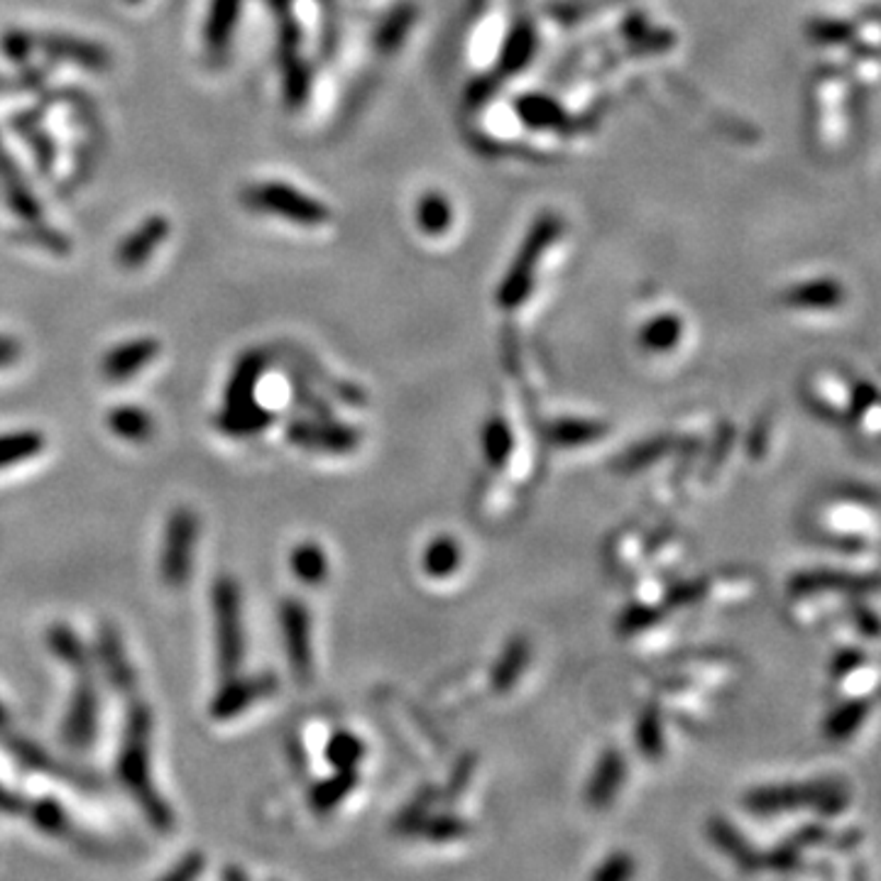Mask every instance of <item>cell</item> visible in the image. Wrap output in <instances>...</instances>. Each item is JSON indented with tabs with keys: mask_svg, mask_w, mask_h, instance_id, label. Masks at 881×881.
<instances>
[{
	"mask_svg": "<svg viewBox=\"0 0 881 881\" xmlns=\"http://www.w3.org/2000/svg\"><path fill=\"white\" fill-rule=\"evenodd\" d=\"M126 725L120 737L116 757V774L120 786L133 798L140 813L145 815L152 830L171 833L175 830V810L157 791L152 778V733H155V715L145 698L133 695L126 701Z\"/></svg>",
	"mask_w": 881,
	"mask_h": 881,
	"instance_id": "6da1fadb",
	"label": "cell"
},
{
	"mask_svg": "<svg viewBox=\"0 0 881 881\" xmlns=\"http://www.w3.org/2000/svg\"><path fill=\"white\" fill-rule=\"evenodd\" d=\"M211 612L216 632L218 674L228 678L246 662V622H242V591L233 575H218L211 585Z\"/></svg>",
	"mask_w": 881,
	"mask_h": 881,
	"instance_id": "7a4b0ae2",
	"label": "cell"
},
{
	"mask_svg": "<svg viewBox=\"0 0 881 881\" xmlns=\"http://www.w3.org/2000/svg\"><path fill=\"white\" fill-rule=\"evenodd\" d=\"M0 747H3L20 766L27 769V772L43 774L49 778H59V782H64L72 788H79V791H88V794H98L106 788V782L100 774L91 772V769H84L79 764L64 762V759L55 757L43 745H37L35 739L13 733V727L0 730Z\"/></svg>",
	"mask_w": 881,
	"mask_h": 881,
	"instance_id": "3957f363",
	"label": "cell"
},
{
	"mask_svg": "<svg viewBox=\"0 0 881 881\" xmlns=\"http://www.w3.org/2000/svg\"><path fill=\"white\" fill-rule=\"evenodd\" d=\"M240 201L258 214L277 216L297 226H323L331 221V211L319 199L303 194L297 187L285 181H255L242 189Z\"/></svg>",
	"mask_w": 881,
	"mask_h": 881,
	"instance_id": "277c9868",
	"label": "cell"
},
{
	"mask_svg": "<svg viewBox=\"0 0 881 881\" xmlns=\"http://www.w3.org/2000/svg\"><path fill=\"white\" fill-rule=\"evenodd\" d=\"M199 541V516L189 508H175L165 526L159 553V579L171 591L184 587L194 571V546Z\"/></svg>",
	"mask_w": 881,
	"mask_h": 881,
	"instance_id": "5b68a950",
	"label": "cell"
},
{
	"mask_svg": "<svg viewBox=\"0 0 881 881\" xmlns=\"http://www.w3.org/2000/svg\"><path fill=\"white\" fill-rule=\"evenodd\" d=\"M74 678V691L69 698L59 735H62L64 747L72 752H88L100 733V693L94 674Z\"/></svg>",
	"mask_w": 881,
	"mask_h": 881,
	"instance_id": "8992f818",
	"label": "cell"
},
{
	"mask_svg": "<svg viewBox=\"0 0 881 881\" xmlns=\"http://www.w3.org/2000/svg\"><path fill=\"white\" fill-rule=\"evenodd\" d=\"M279 691V678L270 671L240 676L233 674L223 678V686L214 693L209 703V715L214 721H233V717L250 711L260 701H267Z\"/></svg>",
	"mask_w": 881,
	"mask_h": 881,
	"instance_id": "52a82bcc",
	"label": "cell"
},
{
	"mask_svg": "<svg viewBox=\"0 0 881 881\" xmlns=\"http://www.w3.org/2000/svg\"><path fill=\"white\" fill-rule=\"evenodd\" d=\"M285 437L289 443L299 445V449H303V451L331 453V455L353 453L362 441L360 429L350 427V424L336 421L333 417H329V419H321V417L291 419L285 427Z\"/></svg>",
	"mask_w": 881,
	"mask_h": 881,
	"instance_id": "ba28073f",
	"label": "cell"
},
{
	"mask_svg": "<svg viewBox=\"0 0 881 881\" xmlns=\"http://www.w3.org/2000/svg\"><path fill=\"white\" fill-rule=\"evenodd\" d=\"M745 806L754 813H788V810L815 806L820 810H840L845 798L830 786H764L745 796Z\"/></svg>",
	"mask_w": 881,
	"mask_h": 881,
	"instance_id": "9c48e42d",
	"label": "cell"
},
{
	"mask_svg": "<svg viewBox=\"0 0 881 881\" xmlns=\"http://www.w3.org/2000/svg\"><path fill=\"white\" fill-rule=\"evenodd\" d=\"M279 630L285 642V654L291 674L301 683H309L313 676V650H311V615L309 607L299 597H285L279 603Z\"/></svg>",
	"mask_w": 881,
	"mask_h": 881,
	"instance_id": "30bf717a",
	"label": "cell"
},
{
	"mask_svg": "<svg viewBox=\"0 0 881 881\" xmlns=\"http://www.w3.org/2000/svg\"><path fill=\"white\" fill-rule=\"evenodd\" d=\"M33 45L52 62H64L84 69V72H108L114 67V55L108 47L91 43L84 37L64 35V33H33Z\"/></svg>",
	"mask_w": 881,
	"mask_h": 881,
	"instance_id": "8fae6325",
	"label": "cell"
},
{
	"mask_svg": "<svg viewBox=\"0 0 881 881\" xmlns=\"http://www.w3.org/2000/svg\"><path fill=\"white\" fill-rule=\"evenodd\" d=\"M94 662L104 671L108 686L120 698H133L140 693V678L135 674L133 664L128 659L123 636L116 624L104 622L96 632V646H94Z\"/></svg>",
	"mask_w": 881,
	"mask_h": 881,
	"instance_id": "7c38bea8",
	"label": "cell"
},
{
	"mask_svg": "<svg viewBox=\"0 0 881 881\" xmlns=\"http://www.w3.org/2000/svg\"><path fill=\"white\" fill-rule=\"evenodd\" d=\"M159 341L143 336L133 338L110 348L104 360H100V374L108 382H128L133 380L140 370H145L152 360L159 356Z\"/></svg>",
	"mask_w": 881,
	"mask_h": 881,
	"instance_id": "4fadbf2b",
	"label": "cell"
},
{
	"mask_svg": "<svg viewBox=\"0 0 881 881\" xmlns=\"http://www.w3.org/2000/svg\"><path fill=\"white\" fill-rule=\"evenodd\" d=\"M169 221L162 214L147 216L135 230H130V236L123 238L118 250H116V262L118 267L123 270H138L143 267L145 262L152 258L162 242L169 236Z\"/></svg>",
	"mask_w": 881,
	"mask_h": 881,
	"instance_id": "5bb4252c",
	"label": "cell"
},
{
	"mask_svg": "<svg viewBox=\"0 0 881 881\" xmlns=\"http://www.w3.org/2000/svg\"><path fill=\"white\" fill-rule=\"evenodd\" d=\"M43 108H27V110H20V114H13L8 120L10 130H13L15 135H20L25 140V145L29 147L35 157V165L37 169L43 171V175H49V171L55 169L57 165V155H59V147L55 143V138L49 135V130L43 123Z\"/></svg>",
	"mask_w": 881,
	"mask_h": 881,
	"instance_id": "9a60e30c",
	"label": "cell"
},
{
	"mask_svg": "<svg viewBox=\"0 0 881 881\" xmlns=\"http://www.w3.org/2000/svg\"><path fill=\"white\" fill-rule=\"evenodd\" d=\"M270 366V353L262 348H250L236 360L226 382L223 407H246L255 402V390Z\"/></svg>",
	"mask_w": 881,
	"mask_h": 881,
	"instance_id": "2e32d148",
	"label": "cell"
},
{
	"mask_svg": "<svg viewBox=\"0 0 881 881\" xmlns=\"http://www.w3.org/2000/svg\"><path fill=\"white\" fill-rule=\"evenodd\" d=\"M553 233H556V228L549 221L546 226L536 228L534 236L526 240V246L520 252V260H516L512 275H508V279H504V285L500 289V301L504 303V307H516V303L526 297V289H529L532 277H534L532 272L536 267V262H539V252L546 242L553 238Z\"/></svg>",
	"mask_w": 881,
	"mask_h": 881,
	"instance_id": "e0dca14e",
	"label": "cell"
},
{
	"mask_svg": "<svg viewBox=\"0 0 881 881\" xmlns=\"http://www.w3.org/2000/svg\"><path fill=\"white\" fill-rule=\"evenodd\" d=\"M0 189H3L8 206L13 214L23 221H37L43 218V204L35 197L33 187L27 184L23 177V169L15 165L13 155H10L3 140H0Z\"/></svg>",
	"mask_w": 881,
	"mask_h": 881,
	"instance_id": "ac0fdd59",
	"label": "cell"
},
{
	"mask_svg": "<svg viewBox=\"0 0 881 881\" xmlns=\"http://www.w3.org/2000/svg\"><path fill=\"white\" fill-rule=\"evenodd\" d=\"M25 815L29 818V823L39 830V833H45L49 837L69 840V843L81 845V847L94 845V840L84 837V833L74 828L72 818H69L64 806L52 796H39V798H33V801H27Z\"/></svg>",
	"mask_w": 881,
	"mask_h": 881,
	"instance_id": "d6986e66",
	"label": "cell"
},
{
	"mask_svg": "<svg viewBox=\"0 0 881 881\" xmlns=\"http://www.w3.org/2000/svg\"><path fill=\"white\" fill-rule=\"evenodd\" d=\"M242 3H246V0H211L204 25V45L214 62L228 55L233 33H236V27L240 23Z\"/></svg>",
	"mask_w": 881,
	"mask_h": 881,
	"instance_id": "ffe728a7",
	"label": "cell"
},
{
	"mask_svg": "<svg viewBox=\"0 0 881 881\" xmlns=\"http://www.w3.org/2000/svg\"><path fill=\"white\" fill-rule=\"evenodd\" d=\"M277 421V414L252 402L246 407H223L214 414V427L230 439H250L267 431Z\"/></svg>",
	"mask_w": 881,
	"mask_h": 881,
	"instance_id": "44dd1931",
	"label": "cell"
},
{
	"mask_svg": "<svg viewBox=\"0 0 881 881\" xmlns=\"http://www.w3.org/2000/svg\"><path fill=\"white\" fill-rule=\"evenodd\" d=\"M47 650L57 662H62L74 676L94 674V652L81 642V636L67 622H55L47 630Z\"/></svg>",
	"mask_w": 881,
	"mask_h": 881,
	"instance_id": "7402d4cb",
	"label": "cell"
},
{
	"mask_svg": "<svg viewBox=\"0 0 881 881\" xmlns=\"http://www.w3.org/2000/svg\"><path fill=\"white\" fill-rule=\"evenodd\" d=\"M624 776H627V764H624L622 754L617 752V749H607V752H603L600 762H597V766H595L591 784H587V788H585L587 803H591L593 808L610 806L615 801V796L620 794Z\"/></svg>",
	"mask_w": 881,
	"mask_h": 881,
	"instance_id": "603a6c76",
	"label": "cell"
},
{
	"mask_svg": "<svg viewBox=\"0 0 881 881\" xmlns=\"http://www.w3.org/2000/svg\"><path fill=\"white\" fill-rule=\"evenodd\" d=\"M358 782H360L358 769H333L331 776L321 778L319 784H313L309 788V806L317 810V813H331L333 808H338L353 791H356Z\"/></svg>",
	"mask_w": 881,
	"mask_h": 881,
	"instance_id": "cb8c5ba5",
	"label": "cell"
},
{
	"mask_svg": "<svg viewBox=\"0 0 881 881\" xmlns=\"http://www.w3.org/2000/svg\"><path fill=\"white\" fill-rule=\"evenodd\" d=\"M106 424L118 439L130 443H145L155 437V419L150 417L147 409L135 407V404H120V407H114L108 412Z\"/></svg>",
	"mask_w": 881,
	"mask_h": 881,
	"instance_id": "d4e9b609",
	"label": "cell"
},
{
	"mask_svg": "<svg viewBox=\"0 0 881 881\" xmlns=\"http://www.w3.org/2000/svg\"><path fill=\"white\" fill-rule=\"evenodd\" d=\"M282 69V94L289 110H299L307 106L313 86V69L301 55H291L287 59H277Z\"/></svg>",
	"mask_w": 881,
	"mask_h": 881,
	"instance_id": "484cf974",
	"label": "cell"
},
{
	"mask_svg": "<svg viewBox=\"0 0 881 881\" xmlns=\"http://www.w3.org/2000/svg\"><path fill=\"white\" fill-rule=\"evenodd\" d=\"M49 104H62L67 108H72V114L79 116L76 120L81 123V128H86L91 138L98 135L100 140H104V120H100V108L96 106V100L91 98L84 88H72V86L57 88V91H52V94L45 96V106H49Z\"/></svg>",
	"mask_w": 881,
	"mask_h": 881,
	"instance_id": "4316f807",
	"label": "cell"
},
{
	"mask_svg": "<svg viewBox=\"0 0 881 881\" xmlns=\"http://www.w3.org/2000/svg\"><path fill=\"white\" fill-rule=\"evenodd\" d=\"M461 563H463L461 544L449 534H441L437 539H431L421 556L424 573L437 581L451 579V575L461 569Z\"/></svg>",
	"mask_w": 881,
	"mask_h": 881,
	"instance_id": "83f0119b",
	"label": "cell"
},
{
	"mask_svg": "<svg viewBox=\"0 0 881 881\" xmlns=\"http://www.w3.org/2000/svg\"><path fill=\"white\" fill-rule=\"evenodd\" d=\"M294 579L303 585H321L329 575V556L317 541H301L289 553Z\"/></svg>",
	"mask_w": 881,
	"mask_h": 881,
	"instance_id": "f1b7e54d",
	"label": "cell"
},
{
	"mask_svg": "<svg viewBox=\"0 0 881 881\" xmlns=\"http://www.w3.org/2000/svg\"><path fill=\"white\" fill-rule=\"evenodd\" d=\"M869 711H872V701H865V698H853V701L837 705L835 711L825 717V735L830 739L853 737L867 721Z\"/></svg>",
	"mask_w": 881,
	"mask_h": 881,
	"instance_id": "f546056e",
	"label": "cell"
},
{
	"mask_svg": "<svg viewBox=\"0 0 881 881\" xmlns=\"http://www.w3.org/2000/svg\"><path fill=\"white\" fill-rule=\"evenodd\" d=\"M45 443L47 441L43 433L33 429L3 433V437H0V468L35 459V455L45 451Z\"/></svg>",
	"mask_w": 881,
	"mask_h": 881,
	"instance_id": "4dcf8cb0",
	"label": "cell"
},
{
	"mask_svg": "<svg viewBox=\"0 0 881 881\" xmlns=\"http://www.w3.org/2000/svg\"><path fill=\"white\" fill-rule=\"evenodd\" d=\"M526 659H529V644H526L522 636H516L508 646H504L502 656L498 659L492 668V686L495 691H510V688L516 683V678L522 676Z\"/></svg>",
	"mask_w": 881,
	"mask_h": 881,
	"instance_id": "1f68e13d",
	"label": "cell"
},
{
	"mask_svg": "<svg viewBox=\"0 0 881 881\" xmlns=\"http://www.w3.org/2000/svg\"><path fill=\"white\" fill-rule=\"evenodd\" d=\"M15 238L33 248L52 252L57 258H67L69 252H72V240H69V236H64L62 230L47 226V223H43V218L25 221V226L15 233Z\"/></svg>",
	"mask_w": 881,
	"mask_h": 881,
	"instance_id": "d6a6232c",
	"label": "cell"
},
{
	"mask_svg": "<svg viewBox=\"0 0 881 881\" xmlns=\"http://www.w3.org/2000/svg\"><path fill=\"white\" fill-rule=\"evenodd\" d=\"M794 593L798 595H810V593H847V591H859L862 581L855 579V575L847 573H833V571H813V573H801L791 581Z\"/></svg>",
	"mask_w": 881,
	"mask_h": 881,
	"instance_id": "836d02e7",
	"label": "cell"
},
{
	"mask_svg": "<svg viewBox=\"0 0 881 881\" xmlns=\"http://www.w3.org/2000/svg\"><path fill=\"white\" fill-rule=\"evenodd\" d=\"M326 762L331 769H358L368 754V747L356 733L336 730L329 737L326 745Z\"/></svg>",
	"mask_w": 881,
	"mask_h": 881,
	"instance_id": "e575fe53",
	"label": "cell"
},
{
	"mask_svg": "<svg viewBox=\"0 0 881 881\" xmlns=\"http://www.w3.org/2000/svg\"><path fill=\"white\" fill-rule=\"evenodd\" d=\"M788 303L791 307L801 309H830L837 307L840 299H843V291L835 285L833 279H815L806 282V285H798L788 291Z\"/></svg>",
	"mask_w": 881,
	"mask_h": 881,
	"instance_id": "d590c367",
	"label": "cell"
},
{
	"mask_svg": "<svg viewBox=\"0 0 881 881\" xmlns=\"http://www.w3.org/2000/svg\"><path fill=\"white\" fill-rule=\"evenodd\" d=\"M483 453H485V461L495 468H502L504 463L510 461L512 449H514V433L512 427L502 417H492L488 419L483 429Z\"/></svg>",
	"mask_w": 881,
	"mask_h": 881,
	"instance_id": "8d00e7d4",
	"label": "cell"
},
{
	"mask_svg": "<svg viewBox=\"0 0 881 881\" xmlns=\"http://www.w3.org/2000/svg\"><path fill=\"white\" fill-rule=\"evenodd\" d=\"M681 321L676 317H656L652 319L640 333V341L644 348H650L654 353L671 350L678 341H681Z\"/></svg>",
	"mask_w": 881,
	"mask_h": 881,
	"instance_id": "74e56055",
	"label": "cell"
},
{
	"mask_svg": "<svg viewBox=\"0 0 881 881\" xmlns=\"http://www.w3.org/2000/svg\"><path fill=\"white\" fill-rule=\"evenodd\" d=\"M605 437V427L591 419H561L551 427V439L561 445H583Z\"/></svg>",
	"mask_w": 881,
	"mask_h": 881,
	"instance_id": "f35d334b",
	"label": "cell"
},
{
	"mask_svg": "<svg viewBox=\"0 0 881 881\" xmlns=\"http://www.w3.org/2000/svg\"><path fill=\"white\" fill-rule=\"evenodd\" d=\"M285 370H287V378H289L291 400L301 412H309L311 417H321V419L333 417L329 402L323 400L317 390H313L311 382L303 380L297 370H291V368H285Z\"/></svg>",
	"mask_w": 881,
	"mask_h": 881,
	"instance_id": "ab89813d",
	"label": "cell"
},
{
	"mask_svg": "<svg viewBox=\"0 0 881 881\" xmlns=\"http://www.w3.org/2000/svg\"><path fill=\"white\" fill-rule=\"evenodd\" d=\"M636 747H640V752L650 759H659L664 754L666 749L664 725L659 713H656V707L644 711L640 723H636Z\"/></svg>",
	"mask_w": 881,
	"mask_h": 881,
	"instance_id": "60d3db41",
	"label": "cell"
},
{
	"mask_svg": "<svg viewBox=\"0 0 881 881\" xmlns=\"http://www.w3.org/2000/svg\"><path fill=\"white\" fill-rule=\"evenodd\" d=\"M711 835L717 843V847H721L723 853L730 855L739 867H752L754 865L752 849L747 847L745 840L737 835V830L730 823H727V820H713Z\"/></svg>",
	"mask_w": 881,
	"mask_h": 881,
	"instance_id": "b9f144b4",
	"label": "cell"
},
{
	"mask_svg": "<svg viewBox=\"0 0 881 881\" xmlns=\"http://www.w3.org/2000/svg\"><path fill=\"white\" fill-rule=\"evenodd\" d=\"M414 833H421L433 840H453V837H463L465 833H468V825H465L461 818H451V815L421 818L417 828H414Z\"/></svg>",
	"mask_w": 881,
	"mask_h": 881,
	"instance_id": "7bdbcfd3",
	"label": "cell"
},
{
	"mask_svg": "<svg viewBox=\"0 0 881 881\" xmlns=\"http://www.w3.org/2000/svg\"><path fill=\"white\" fill-rule=\"evenodd\" d=\"M0 47H3V55L10 62L27 64L29 57L35 52L33 33H27V29H8V33L0 37Z\"/></svg>",
	"mask_w": 881,
	"mask_h": 881,
	"instance_id": "ee69618b",
	"label": "cell"
},
{
	"mask_svg": "<svg viewBox=\"0 0 881 881\" xmlns=\"http://www.w3.org/2000/svg\"><path fill=\"white\" fill-rule=\"evenodd\" d=\"M449 204L439 194H427L419 204V226L429 233H439L449 226Z\"/></svg>",
	"mask_w": 881,
	"mask_h": 881,
	"instance_id": "f6af8a7d",
	"label": "cell"
},
{
	"mask_svg": "<svg viewBox=\"0 0 881 881\" xmlns=\"http://www.w3.org/2000/svg\"><path fill=\"white\" fill-rule=\"evenodd\" d=\"M45 79H47L45 67L23 64L17 74L0 76V94H10V91H37L45 86Z\"/></svg>",
	"mask_w": 881,
	"mask_h": 881,
	"instance_id": "bcb514c9",
	"label": "cell"
},
{
	"mask_svg": "<svg viewBox=\"0 0 881 881\" xmlns=\"http://www.w3.org/2000/svg\"><path fill=\"white\" fill-rule=\"evenodd\" d=\"M206 869V857L201 853H187L184 857L179 859V862L165 872V881H191L204 874Z\"/></svg>",
	"mask_w": 881,
	"mask_h": 881,
	"instance_id": "7dc6e473",
	"label": "cell"
},
{
	"mask_svg": "<svg viewBox=\"0 0 881 881\" xmlns=\"http://www.w3.org/2000/svg\"><path fill=\"white\" fill-rule=\"evenodd\" d=\"M634 874V859L630 855H612L607 857L600 869H595L597 881H622L627 877Z\"/></svg>",
	"mask_w": 881,
	"mask_h": 881,
	"instance_id": "c3c4849f",
	"label": "cell"
},
{
	"mask_svg": "<svg viewBox=\"0 0 881 881\" xmlns=\"http://www.w3.org/2000/svg\"><path fill=\"white\" fill-rule=\"evenodd\" d=\"M654 620H656V612L652 610V607L634 605V607H630V610H624L622 620H620V630L624 634H634L640 630H646V627H650Z\"/></svg>",
	"mask_w": 881,
	"mask_h": 881,
	"instance_id": "681fc988",
	"label": "cell"
},
{
	"mask_svg": "<svg viewBox=\"0 0 881 881\" xmlns=\"http://www.w3.org/2000/svg\"><path fill=\"white\" fill-rule=\"evenodd\" d=\"M27 798L20 796L13 788L0 784V813L3 815H25Z\"/></svg>",
	"mask_w": 881,
	"mask_h": 881,
	"instance_id": "f907efd6",
	"label": "cell"
},
{
	"mask_svg": "<svg viewBox=\"0 0 881 881\" xmlns=\"http://www.w3.org/2000/svg\"><path fill=\"white\" fill-rule=\"evenodd\" d=\"M862 654H857V652H849V650H845V652H840L837 656H835V662H833V676L835 678H845V676H849L853 671H857L859 666H862Z\"/></svg>",
	"mask_w": 881,
	"mask_h": 881,
	"instance_id": "816d5d0a",
	"label": "cell"
},
{
	"mask_svg": "<svg viewBox=\"0 0 881 881\" xmlns=\"http://www.w3.org/2000/svg\"><path fill=\"white\" fill-rule=\"evenodd\" d=\"M23 356V346L13 336H0V368L13 366Z\"/></svg>",
	"mask_w": 881,
	"mask_h": 881,
	"instance_id": "f5cc1de1",
	"label": "cell"
},
{
	"mask_svg": "<svg viewBox=\"0 0 881 881\" xmlns=\"http://www.w3.org/2000/svg\"><path fill=\"white\" fill-rule=\"evenodd\" d=\"M265 5L275 13V17L294 13V0H265Z\"/></svg>",
	"mask_w": 881,
	"mask_h": 881,
	"instance_id": "db71d44e",
	"label": "cell"
},
{
	"mask_svg": "<svg viewBox=\"0 0 881 881\" xmlns=\"http://www.w3.org/2000/svg\"><path fill=\"white\" fill-rule=\"evenodd\" d=\"M221 879H223V881H230V879H240V881H242V879H248V874L242 872V869L230 867V869H223V872H221Z\"/></svg>",
	"mask_w": 881,
	"mask_h": 881,
	"instance_id": "11a10c76",
	"label": "cell"
},
{
	"mask_svg": "<svg viewBox=\"0 0 881 881\" xmlns=\"http://www.w3.org/2000/svg\"><path fill=\"white\" fill-rule=\"evenodd\" d=\"M5 727H10V717H8L5 705L0 703V730H5Z\"/></svg>",
	"mask_w": 881,
	"mask_h": 881,
	"instance_id": "9f6ffc18",
	"label": "cell"
},
{
	"mask_svg": "<svg viewBox=\"0 0 881 881\" xmlns=\"http://www.w3.org/2000/svg\"><path fill=\"white\" fill-rule=\"evenodd\" d=\"M126 3H130V5H135V3H140V0H126Z\"/></svg>",
	"mask_w": 881,
	"mask_h": 881,
	"instance_id": "6f0895ef",
	"label": "cell"
}]
</instances>
